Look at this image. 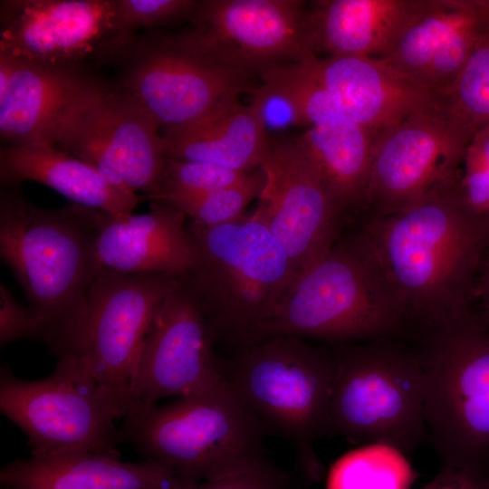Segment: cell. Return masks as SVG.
I'll return each mask as SVG.
<instances>
[{
    "label": "cell",
    "mask_w": 489,
    "mask_h": 489,
    "mask_svg": "<svg viewBox=\"0 0 489 489\" xmlns=\"http://www.w3.org/2000/svg\"><path fill=\"white\" fill-rule=\"evenodd\" d=\"M360 231L404 308L411 336L476 305L489 217L466 206L457 180L404 209L371 216Z\"/></svg>",
    "instance_id": "1"
},
{
    "label": "cell",
    "mask_w": 489,
    "mask_h": 489,
    "mask_svg": "<svg viewBox=\"0 0 489 489\" xmlns=\"http://www.w3.org/2000/svg\"><path fill=\"white\" fill-rule=\"evenodd\" d=\"M410 336L404 308L360 231L336 240L296 278L255 341L296 337L337 345Z\"/></svg>",
    "instance_id": "2"
},
{
    "label": "cell",
    "mask_w": 489,
    "mask_h": 489,
    "mask_svg": "<svg viewBox=\"0 0 489 489\" xmlns=\"http://www.w3.org/2000/svg\"><path fill=\"white\" fill-rule=\"evenodd\" d=\"M99 209H46L18 186L0 193V257L41 321L50 346L71 324L100 272L95 243Z\"/></svg>",
    "instance_id": "3"
},
{
    "label": "cell",
    "mask_w": 489,
    "mask_h": 489,
    "mask_svg": "<svg viewBox=\"0 0 489 489\" xmlns=\"http://www.w3.org/2000/svg\"><path fill=\"white\" fill-rule=\"evenodd\" d=\"M187 231L195 259L184 281L214 340L254 343L298 277L290 258L254 211L215 226L189 221Z\"/></svg>",
    "instance_id": "4"
},
{
    "label": "cell",
    "mask_w": 489,
    "mask_h": 489,
    "mask_svg": "<svg viewBox=\"0 0 489 489\" xmlns=\"http://www.w3.org/2000/svg\"><path fill=\"white\" fill-rule=\"evenodd\" d=\"M119 441L175 472L190 489L265 457L268 436L227 379L164 406L133 405Z\"/></svg>",
    "instance_id": "5"
},
{
    "label": "cell",
    "mask_w": 489,
    "mask_h": 489,
    "mask_svg": "<svg viewBox=\"0 0 489 489\" xmlns=\"http://www.w3.org/2000/svg\"><path fill=\"white\" fill-rule=\"evenodd\" d=\"M222 370L266 434L292 446L301 480H320L323 467L314 444L329 436L336 373L332 346L268 338L239 349Z\"/></svg>",
    "instance_id": "6"
},
{
    "label": "cell",
    "mask_w": 489,
    "mask_h": 489,
    "mask_svg": "<svg viewBox=\"0 0 489 489\" xmlns=\"http://www.w3.org/2000/svg\"><path fill=\"white\" fill-rule=\"evenodd\" d=\"M425 379V422L441 465H489V321L477 305L409 340Z\"/></svg>",
    "instance_id": "7"
},
{
    "label": "cell",
    "mask_w": 489,
    "mask_h": 489,
    "mask_svg": "<svg viewBox=\"0 0 489 489\" xmlns=\"http://www.w3.org/2000/svg\"><path fill=\"white\" fill-rule=\"evenodd\" d=\"M336 373L329 436L409 455L427 440L425 379L414 344L380 339L331 345Z\"/></svg>",
    "instance_id": "8"
},
{
    "label": "cell",
    "mask_w": 489,
    "mask_h": 489,
    "mask_svg": "<svg viewBox=\"0 0 489 489\" xmlns=\"http://www.w3.org/2000/svg\"><path fill=\"white\" fill-rule=\"evenodd\" d=\"M183 279L100 271L82 308L50 350L57 357L78 360L125 417L144 340L160 307Z\"/></svg>",
    "instance_id": "9"
},
{
    "label": "cell",
    "mask_w": 489,
    "mask_h": 489,
    "mask_svg": "<svg viewBox=\"0 0 489 489\" xmlns=\"http://www.w3.org/2000/svg\"><path fill=\"white\" fill-rule=\"evenodd\" d=\"M0 410L28 439L32 456L89 451L120 458L115 421L124 414L75 358L60 355L53 374L24 379L0 369Z\"/></svg>",
    "instance_id": "10"
},
{
    "label": "cell",
    "mask_w": 489,
    "mask_h": 489,
    "mask_svg": "<svg viewBox=\"0 0 489 489\" xmlns=\"http://www.w3.org/2000/svg\"><path fill=\"white\" fill-rule=\"evenodd\" d=\"M117 92L161 129L190 124L245 91L253 75L211 54L189 32L133 40Z\"/></svg>",
    "instance_id": "11"
},
{
    "label": "cell",
    "mask_w": 489,
    "mask_h": 489,
    "mask_svg": "<svg viewBox=\"0 0 489 489\" xmlns=\"http://www.w3.org/2000/svg\"><path fill=\"white\" fill-rule=\"evenodd\" d=\"M0 53L40 66L89 72L121 60L131 43L119 26L115 0H5Z\"/></svg>",
    "instance_id": "12"
},
{
    "label": "cell",
    "mask_w": 489,
    "mask_h": 489,
    "mask_svg": "<svg viewBox=\"0 0 489 489\" xmlns=\"http://www.w3.org/2000/svg\"><path fill=\"white\" fill-rule=\"evenodd\" d=\"M260 168L265 181L254 211L299 276L333 246L341 214L296 139L271 140Z\"/></svg>",
    "instance_id": "13"
},
{
    "label": "cell",
    "mask_w": 489,
    "mask_h": 489,
    "mask_svg": "<svg viewBox=\"0 0 489 489\" xmlns=\"http://www.w3.org/2000/svg\"><path fill=\"white\" fill-rule=\"evenodd\" d=\"M159 127L132 101L109 90L67 125L54 148L91 166L121 191L160 192L167 158Z\"/></svg>",
    "instance_id": "14"
},
{
    "label": "cell",
    "mask_w": 489,
    "mask_h": 489,
    "mask_svg": "<svg viewBox=\"0 0 489 489\" xmlns=\"http://www.w3.org/2000/svg\"><path fill=\"white\" fill-rule=\"evenodd\" d=\"M300 0H202L191 35L225 63L253 76L314 55Z\"/></svg>",
    "instance_id": "15"
},
{
    "label": "cell",
    "mask_w": 489,
    "mask_h": 489,
    "mask_svg": "<svg viewBox=\"0 0 489 489\" xmlns=\"http://www.w3.org/2000/svg\"><path fill=\"white\" fill-rule=\"evenodd\" d=\"M213 341L205 312L183 279L160 307L144 340L130 407L198 393L223 380Z\"/></svg>",
    "instance_id": "16"
},
{
    "label": "cell",
    "mask_w": 489,
    "mask_h": 489,
    "mask_svg": "<svg viewBox=\"0 0 489 489\" xmlns=\"http://www.w3.org/2000/svg\"><path fill=\"white\" fill-rule=\"evenodd\" d=\"M463 158L448 136L447 110L418 113L379 131L367 209L371 216L396 212L455 182Z\"/></svg>",
    "instance_id": "17"
},
{
    "label": "cell",
    "mask_w": 489,
    "mask_h": 489,
    "mask_svg": "<svg viewBox=\"0 0 489 489\" xmlns=\"http://www.w3.org/2000/svg\"><path fill=\"white\" fill-rule=\"evenodd\" d=\"M488 32L489 0H421L394 44L377 60L408 81L446 96Z\"/></svg>",
    "instance_id": "18"
},
{
    "label": "cell",
    "mask_w": 489,
    "mask_h": 489,
    "mask_svg": "<svg viewBox=\"0 0 489 489\" xmlns=\"http://www.w3.org/2000/svg\"><path fill=\"white\" fill-rule=\"evenodd\" d=\"M108 91L89 72L14 59L9 88L0 99L1 139L5 146L54 147L67 125Z\"/></svg>",
    "instance_id": "19"
},
{
    "label": "cell",
    "mask_w": 489,
    "mask_h": 489,
    "mask_svg": "<svg viewBox=\"0 0 489 489\" xmlns=\"http://www.w3.org/2000/svg\"><path fill=\"white\" fill-rule=\"evenodd\" d=\"M300 62L347 120L374 131L418 113L447 110L446 96L408 81L374 58L312 55Z\"/></svg>",
    "instance_id": "20"
},
{
    "label": "cell",
    "mask_w": 489,
    "mask_h": 489,
    "mask_svg": "<svg viewBox=\"0 0 489 489\" xmlns=\"http://www.w3.org/2000/svg\"><path fill=\"white\" fill-rule=\"evenodd\" d=\"M187 215L161 201L145 214L100 210L95 252L100 271L185 278L194 264Z\"/></svg>",
    "instance_id": "21"
},
{
    "label": "cell",
    "mask_w": 489,
    "mask_h": 489,
    "mask_svg": "<svg viewBox=\"0 0 489 489\" xmlns=\"http://www.w3.org/2000/svg\"><path fill=\"white\" fill-rule=\"evenodd\" d=\"M0 482L10 489H190L158 463L122 462L89 451L12 461L0 471Z\"/></svg>",
    "instance_id": "22"
},
{
    "label": "cell",
    "mask_w": 489,
    "mask_h": 489,
    "mask_svg": "<svg viewBox=\"0 0 489 489\" xmlns=\"http://www.w3.org/2000/svg\"><path fill=\"white\" fill-rule=\"evenodd\" d=\"M227 101L187 125L162 129L167 159L201 162L251 172L260 168L270 139L262 100Z\"/></svg>",
    "instance_id": "23"
},
{
    "label": "cell",
    "mask_w": 489,
    "mask_h": 489,
    "mask_svg": "<svg viewBox=\"0 0 489 489\" xmlns=\"http://www.w3.org/2000/svg\"><path fill=\"white\" fill-rule=\"evenodd\" d=\"M421 0H315L306 19L314 55L379 59L394 44Z\"/></svg>",
    "instance_id": "24"
},
{
    "label": "cell",
    "mask_w": 489,
    "mask_h": 489,
    "mask_svg": "<svg viewBox=\"0 0 489 489\" xmlns=\"http://www.w3.org/2000/svg\"><path fill=\"white\" fill-rule=\"evenodd\" d=\"M24 181L45 185L76 205L111 214L132 213L148 200L108 183L91 166L54 147L4 146L0 149L2 187Z\"/></svg>",
    "instance_id": "25"
},
{
    "label": "cell",
    "mask_w": 489,
    "mask_h": 489,
    "mask_svg": "<svg viewBox=\"0 0 489 489\" xmlns=\"http://www.w3.org/2000/svg\"><path fill=\"white\" fill-rule=\"evenodd\" d=\"M379 132L342 119L308 128L296 138L341 215L367 208L373 149Z\"/></svg>",
    "instance_id": "26"
},
{
    "label": "cell",
    "mask_w": 489,
    "mask_h": 489,
    "mask_svg": "<svg viewBox=\"0 0 489 489\" xmlns=\"http://www.w3.org/2000/svg\"><path fill=\"white\" fill-rule=\"evenodd\" d=\"M447 130L464 155L473 136L489 125V32L484 34L447 94Z\"/></svg>",
    "instance_id": "27"
},
{
    "label": "cell",
    "mask_w": 489,
    "mask_h": 489,
    "mask_svg": "<svg viewBox=\"0 0 489 489\" xmlns=\"http://www.w3.org/2000/svg\"><path fill=\"white\" fill-rule=\"evenodd\" d=\"M256 76L258 90L281 99L290 109L294 124L311 128L346 119L328 91L300 62L271 66Z\"/></svg>",
    "instance_id": "28"
},
{
    "label": "cell",
    "mask_w": 489,
    "mask_h": 489,
    "mask_svg": "<svg viewBox=\"0 0 489 489\" xmlns=\"http://www.w3.org/2000/svg\"><path fill=\"white\" fill-rule=\"evenodd\" d=\"M341 457L331 468L327 489H408L413 472L399 452L369 445Z\"/></svg>",
    "instance_id": "29"
},
{
    "label": "cell",
    "mask_w": 489,
    "mask_h": 489,
    "mask_svg": "<svg viewBox=\"0 0 489 489\" xmlns=\"http://www.w3.org/2000/svg\"><path fill=\"white\" fill-rule=\"evenodd\" d=\"M265 177L259 168L243 181L197 196H168L152 201L164 202L204 226H215L235 221L244 216L248 204L259 197Z\"/></svg>",
    "instance_id": "30"
},
{
    "label": "cell",
    "mask_w": 489,
    "mask_h": 489,
    "mask_svg": "<svg viewBox=\"0 0 489 489\" xmlns=\"http://www.w3.org/2000/svg\"><path fill=\"white\" fill-rule=\"evenodd\" d=\"M251 172L208 163L167 159L160 192L150 200L168 196H197L218 190L243 181Z\"/></svg>",
    "instance_id": "31"
},
{
    "label": "cell",
    "mask_w": 489,
    "mask_h": 489,
    "mask_svg": "<svg viewBox=\"0 0 489 489\" xmlns=\"http://www.w3.org/2000/svg\"><path fill=\"white\" fill-rule=\"evenodd\" d=\"M457 187L466 206L489 217V125L468 143L459 170Z\"/></svg>",
    "instance_id": "32"
},
{
    "label": "cell",
    "mask_w": 489,
    "mask_h": 489,
    "mask_svg": "<svg viewBox=\"0 0 489 489\" xmlns=\"http://www.w3.org/2000/svg\"><path fill=\"white\" fill-rule=\"evenodd\" d=\"M120 30L131 43L143 27H157L190 19L195 0H115Z\"/></svg>",
    "instance_id": "33"
},
{
    "label": "cell",
    "mask_w": 489,
    "mask_h": 489,
    "mask_svg": "<svg viewBox=\"0 0 489 489\" xmlns=\"http://www.w3.org/2000/svg\"><path fill=\"white\" fill-rule=\"evenodd\" d=\"M193 489H294L289 474L266 456L232 475L198 484Z\"/></svg>",
    "instance_id": "34"
},
{
    "label": "cell",
    "mask_w": 489,
    "mask_h": 489,
    "mask_svg": "<svg viewBox=\"0 0 489 489\" xmlns=\"http://www.w3.org/2000/svg\"><path fill=\"white\" fill-rule=\"evenodd\" d=\"M25 339L43 340L41 321L30 311L21 306L4 283L0 284V346Z\"/></svg>",
    "instance_id": "35"
},
{
    "label": "cell",
    "mask_w": 489,
    "mask_h": 489,
    "mask_svg": "<svg viewBox=\"0 0 489 489\" xmlns=\"http://www.w3.org/2000/svg\"><path fill=\"white\" fill-rule=\"evenodd\" d=\"M421 489H489L487 473L441 465L439 472Z\"/></svg>",
    "instance_id": "36"
},
{
    "label": "cell",
    "mask_w": 489,
    "mask_h": 489,
    "mask_svg": "<svg viewBox=\"0 0 489 489\" xmlns=\"http://www.w3.org/2000/svg\"><path fill=\"white\" fill-rule=\"evenodd\" d=\"M475 296L478 308L489 321V247L484 255L477 275Z\"/></svg>",
    "instance_id": "37"
},
{
    "label": "cell",
    "mask_w": 489,
    "mask_h": 489,
    "mask_svg": "<svg viewBox=\"0 0 489 489\" xmlns=\"http://www.w3.org/2000/svg\"><path fill=\"white\" fill-rule=\"evenodd\" d=\"M14 70V59L4 53H0V99L5 95Z\"/></svg>",
    "instance_id": "38"
},
{
    "label": "cell",
    "mask_w": 489,
    "mask_h": 489,
    "mask_svg": "<svg viewBox=\"0 0 489 489\" xmlns=\"http://www.w3.org/2000/svg\"><path fill=\"white\" fill-rule=\"evenodd\" d=\"M1 489H10V488H8L7 486L2 485Z\"/></svg>",
    "instance_id": "39"
}]
</instances>
